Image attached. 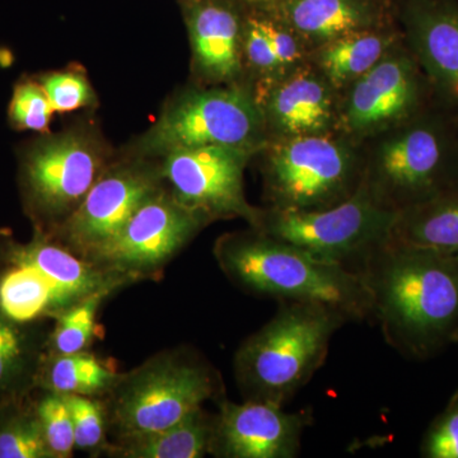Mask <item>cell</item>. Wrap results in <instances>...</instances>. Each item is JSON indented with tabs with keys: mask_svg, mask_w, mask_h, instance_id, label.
<instances>
[{
	"mask_svg": "<svg viewBox=\"0 0 458 458\" xmlns=\"http://www.w3.org/2000/svg\"><path fill=\"white\" fill-rule=\"evenodd\" d=\"M429 98L432 87L417 59L410 50L394 47L351 84L339 113L340 128L354 137L394 129L426 111Z\"/></svg>",
	"mask_w": 458,
	"mask_h": 458,
	"instance_id": "cell-10",
	"label": "cell"
},
{
	"mask_svg": "<svg viewBox=\"0 0 458 458\" xmlns=\"http://www.w3.org/2000/svg\"><path fill=\"white\" fill-rule=\"evenodd\" d=\"M207 221L174 195L157 191L90 261L132 280L144 278L170 261Z\"/></svg>",
	"mask_w": 458,
	"mask_h": 458,
	"instance_id": "cell-11",
	"label": "cell"
},
{
	"mask_svg": "<svg viewBox=\"0 0 458 458\" xmlns=\"http://www.w3.org/2000/svg\"><path fill=\"white\" fill-rule=\"evenodd\" d=\"M421 457L458 458V390L428 428L420 445Z\"/></svg>",
	"mask_w": 458,
	"mask_h": 458,
	"instance_id": "cell-30",
	"label": "cell"
},
{
	"mask_svg": "<svg viewBox=\"0 0 458 458\" xmlns=\"http://www.w3.org/2000/svg\"><path fill=\"white\" fill-rule=\"evenodd\" d=\"M57 311L56 291L40 271L16 264L0 278V312L11 321L26 324Z\"/></svg>",
	"mask_w": 458,
	"mask_h": 458,
	"instance_id": "cell-24",
	"label": "cell"
},
{
	"mask_svg": "<svg viewBox=\"0 0 458 458\" xmlns=\"http://www.w3.org/2000/svg\"><path fill=\"white\" fill-rule=\"evenodd\" d=\"M396 42V36L385 27L349 33L318 47V65L334 89H342L378 64Z\"/></svg>",
	"mask_w": 458,
	"mask_h": 458,
	"instance_id": "cell-22",
	"label": "cell"
},
{
	"mask_svg": "<svg viewBox=\"0 0 458 458\" xmlns=\"http://www.w3.org/2000/svg\"><path fill=\"white\" fill-rule=\"evenodd\" d=\"M195 59L205 74L229 80L240 71V23L231 9L201 4L189 18Z\"/></svg>",
	"mask_w": 458,
	"mask_h": 458,
	"instance_id": "cell-19",
	"label": "cell"
},
{
	"mask_svg": "<svg viewBox=\"0 0 458 458\" xmlns=\"http://www.w3.org/2000/svg\"><path fill=\"white\" fill-rule=\"evenodd\" d=\"M391 238L458 259V185L401 210Z\"/></svg>",
	"mask_w": 458,
	"mask_h": 458,
	"instance_id": "cell-21",
	"label": "cell"
},
{
	"mask_svg": "<svg viewBox=\"0 0 458 458\" xmlns=\"http://www.w3.org/2000/svg\"><path fill=\"white\" fill-rule=\"evenodd\" d=\"M355 271L394 351L426 360L458 343V259L390 238L364 256Z\"/></svg>",
	"mask_w": 458,
	"mask_h": 458,
	"instance_id": "cell-1",
	"label": "cell"
},
{
	"mask_svg": "<svg viewBox=\"0 0 458 458\" xmlns=\"http://www.w3.org/2000/svg\"><path fill=\"white\" fill-rule=\"evenodd\" d=\"M265 179L276 209L318 210L351 198L364 172L346 144L309 135L280 138L267 153Z\"/></svg>",
	"mask_w": 458,
	"mask_h": 458,
	"instance_id": "cell-7",
	"label": "cell"
},
{
	"mask_svg": "<svg viewBox=\"0 0 458 458\" xmlns=\"http://www.w3.org/2000/svg\"><path fill=\"white\" fill-rule=\"evenodd\" d=\"M73 419L75 448L101 451L106 448L107 412L96 397L63 394Z\"/></svg>",
	"mask_w": 458,
	"mask_h": 458,
	"instance_id": "cell-26",
	"label": "cell"
},
{
	"mask_svg": "<svg viewBox=\"0 0 458 458\" xmlns=\"http://www.w3.org/2000/svg\"><path fill=\"white\" fill-rule=\"evenodd\" d=\"M334 87L322 74L297 71L280 81L267 99V114L282 138L327 134L336 122Z\"/></svg>",
	"mask_w": 458,
	"mask_h": 458,
	"instance_id": "cell-17",
	"label": "cell"
},
{
	"mask_svg": "<svg viewBox=\"0 0 458 458\" xmlns=\"http://www.w3.org/2000/svg\"><path fill=\"white\" fill-rule=\"evenodd\" d=\"M346 322L324 304L282 302L238 349L234 372L243 397L285 406L324 366L334 334Z\"/></svg>",
	"mask_w": 458,
	"mask_h": 458,
	"instance_id": "cell-3",
	"label": "cell"
},
{
	"mask_svg": "<svg viewBox=\"0 0 458 458\" xmlns=\"http://www.w3.org/2000/svg\"><path fill=\"white\" fill-rule=\"evenodd\" d=\"M35 412L54 458L73 456L75 448L73 419L64 396L47 391L38 403Z\"/></svg>",
	"mask_w": 458,
	"mask_h": 458,
	"instance_id": "cell-27",
	"label": "cell"
},
{
	"mask_svg": "<svg viewBox=\"0 0 458 458\" xmlns=\"http://www.w3.org/2000/svg\"><path fill=\"white\" fill-rule=\"evenodd\" d=\"M403 25L410 53L426 74L434 98L458 108V4L452 0H408Z\"/></svg>",
	"mask_w": 458,
	"mask_h": 458,
	"instance_id": "cell-15",
	"label": "cell"
},
{
	"mask_svg": "<svg viewBox=\"0 0 458 458\" xmlns=\"http://www.w3.org/2000/svg\"><path fill=\"white\" fill-rule=\"evenodd\" d=\"M214 255L227 278L250 293L280 302L324 304L349 321L372 316V297L358 271L321 260L258 229L222 237Z\"/></svg>",
	"mask_w": 458,
	"mask_h": 458,
	"instance_id": "cell-2",
	"label": "cell"
},
{
	"mask_svg": "<svg viewBox=\"0 0 458 458\" xmlns=\"http://www.w3.org/2000/svg\"><path fill=\"white\" fill-rule=\"evenodd\" d=\"M12 265L22 264L40 271L56 291L59 311L73 306L98 291H116L131 278L99 267L75 255L71 250L45 238H35L29 245L11 249Z\"/></svg>",
	"mask_w": 458,
	"mask_h": 458,
	"instance_id": "cell-16",
	"label": "cell"
},
{
	"mask_svg": "<svg viewBox=\"0 0 458 458\" xmlns=\"http://www.w3.org/2000/svg\"><path fill=\"white\" fill-rule=\"evenodd\" d=\"M428 107L376 150L363 182L388 209H408L458 185V123Z\"/></svg>",
	"mask_w": 458,
	"mask_h": 458,
	"instance_id": "cell-4",
	"label": "cell"
},
{
	"mask_svg": "<svg viewBox=\"0 0 458 458\" xmlns=\"http://www.w3.org/2000/svg\"><path fill=\"white\" fill-rule=\"evenodd\" d=\"M214 429L216 415L201 408L167 429L117 439L106 452L122 458H201L210 454Z\"/></svg>",
	"mask_w": 458,
	"mask_h": 458,
	"instance_id": "cell-20",
	"label": "cell"
},
{
	"mask_svg": "<svg viewBox=\"0 0 458 458\" xmlns=\"http://www.w3.org/2000/svg\"><path fill=\"white\" fill-rule=\"evenodd\" d=\"M41 87L57 113L78 110L92 102V89L80 73L63 72L47 75Z\"/></svg>",
	"mask_w": 458,
	"mask_h": 458,
	"instance_id": "cell-32",
	"label": "cell"
},
{
	"mask_svg": "<svg viewBox=\"0 0 458 458\" xmlns=\"http://www.w3.org/2000/svg\"><path fill=\"white\" fill-rule=\"evenodd\" d=\"M113 292L110 289L96 292L73 306L51 315L56 321L50 337L51 354H72L89 348L96 333L99 306Z\"/></svg>",
	"mask_w": 458,
	"mask_h": 458,
	"instance_id": "cell-25",
	"label": "cell"
},
{
	"mask_svg": "<svg viewBox=\"0 0 458 458\" xmlns=\"http://www.w3.org/2000/svg\"><path fill=\"white\" fill-rule=\"evenodd\" d=\"M122 376L107 361L86 351L50 354L42 363L38 381L49 393L98 397L110 394Z\"/></svg>",
	"mask_w": 458,
	"mask_h": 458,
	"instance_id": "cell-23",
	"label": "cell"
},
{
	"mask_svg": "<svg viewBox=\"0 0 458 458\" xmlns=\"http://www.w3.org/2000/svg\"><path fill=\"white\" fill-rule=\"evenodd\" d=\"M311 411H285L261 401H219L210 454L222 458H295Z\"/></svg>",
	"mask_w": 458,
	"mask_h": 458,
	"instance_id": "cell-12",
	"label": "cell"
},
{
	"mask_svg": "<svg viewBox=\"0 0 458 458\" xmlns=\"http://www.w3.org/2000/svg\"><path fill=\"white\" fill-rule=\"evenodd\" d=\"M98 153L80 135H64L38 144L30 153L26 180L38 207L50 216L74 212L98 180Z\"/></svg>",
	"mask_w": 458,
	"mask_h": 458,
	"instance_id": "cell-14",
	"label": "cell"
},
{
	"mask_svg": "<svg viewBox=\"0 0 458 458\" xmlns=\"http://www.w3.org/2000/svg\"><path fill=\"white\" fill-rule=\"evenodd\" d=\"M157 191L153 177L141 171L120 168L102 174L66 218L64 247L90 261Z\"/></svg>",
	"mask_w": 458,
	"mask_h": 458,
	"instance_id": "cell-13",
	"label": "cell"
},
{
	"mask_svg": "<svg viewBox=\"0 0 458 458\" xmlns=\"http://www.w3.org/2000/svg\"><path fill=\"white\" fill-rule=\"evenodd\" d=\"M260 23L265 35L269 38L280 68H289L302 59L303 41L291 27L282 21L260 20Z\"/></svg>",
	"mask_w": 458,
	"mask_h": 458,
	"instance_id": "cell-33",
	"label": "cell"
},
{
	"mask_svg": "<svg viewBox=\"0 0 458 458\" xmlns=\"http://www.w3.org/2000/svg\"><path fill=\"white\" fill-rule=\"evenodd\" d=\"M221 394V381L209 364L182 354L161 355L123 373L108 394L107 423L117 439L159 432Z\"/></svg>",
	"mask_w": 458,
	"mask_h": 458,
	"instance_id": "cell-5",
	"label": "cell"
},
{
	"mask_svg": "<svg viewBox=\"0 0 458 458\" xmlns=\"http://www.w3.org/2000/svg\"><path fill=\"white\" fill-rule=\"evenodd\" d=\"M400 212L379 204L361 182L342 203L318 210L261 212L255 229L300 247L321 260L345 265L358 261L390 240Z\"/></svg>",
	"mask_w": 458,
	"mask_h": 458,
	"instance_id": "cell-6",
	"label": "cell"
},
{
	"mask_svg": "<svg viewBox=\"0 0 458 458\" xmlns=\"http://www.w3.org/2000/svg\"><path fill=\"white\" fill-rule=\"evenodd\" d=\"M262 116L245 90L221 89L183 96L146 137L144 149L168 155L207 146L252 150L260 140Z\"/></svg>",
	"mask_w": 458,
	"mask_h": 458,
	"instance_id": "cell-8",
	"label": "cell"
},
{
	"mask_svg": "<svg viewBox=\"0 0 458 458\" xmlns=\"http://www.w3.org/2000/svg\"><path fill=\"white\" fill-rule=\"evenodd\" d=\"M0 458H54L36 412L9 419L0 427Z\"/></svg>",
	"mask_w": 458,
	"mask_h": 458,
	"instance_id": "cell-28",
	"label": "cell"
},
{
	"mask_svg": "<svg viewBox=\"0 0 458 458\" xmlns=\"http://www.w3.org/2000/svg\"><path fill=\"white\" fill-rule=\"evenodd\" d=\"M387 0H282L279 17L303 42L322 47L349 33L382 29Z\"/></svg>",
	"mask_w": 458,
	"mask_h": 458,
	"instance_id": "cell-18",
	"label": "cell"
},
{
	"mask_svg": "<svg viewBox=\"0 0 458 458\" xmlns=\"http://www.w3.org/2000/svg\"><path fill=\"white\" fill-rule=\"evenodd\" d=\"M245 50L249 62L262 72H276L280 68L278 59L267 36L262 30L260 20H251L247 25Z\"/></svg>",
	"mask_w": 458,
	"mask_h": 458,
	"instance_id": "cell-34",
	"label": "cell"
},
{
	"mask_svg": "<svg viewBox=\"0 0 458 458\" xmlns=\"http://www.w3.org/2000/svg\"><path fill=\"white\" fill-rule=\"evenodd\" d=\"M54 113L55 108L41 86L23 83L14 89L9 106V119L17 128L44 131L49 126Z\"/></svg>",
	"mask_w": 458,
	"mask_h": 458,
	"instance_id": "cell-29",
	"label": "cell"
},
{
	"mask_svg": "<svg viewBox=\"0 0 458 458\" xmlns=\"http://www.w3.org/2000/svg\"><path fill=\"white\" fill-rule=\"evenodd\" d=\"M252 150L207 146L165 155L164 176L183 207L209 219L240 218L258 225L261 210L247 203L243 171Z\"/></svg>",
	"mask_w": 458,
	"mask_h": 458,
	"instance_id": "cell-9",
	"label": "cell"
},
{
	"mask_svg": "<svg viewBox=\"0 0 458 458\" xmlns=\"http://www.w3.org/2000/svg\"><path fill=\"white\" fill-rule=\"evenodd\" d=\"M246 2H252V3H276V2H282V0H246Z\"/></svg>",
	"mask_w": 458,
	"mask_h": 458,
	"instance_id": "cell-35",
	"label": "cell"
},
{
	"mask_svg": "<svg viewBox=\"0 0 458 458\" xmlns=\"http://www.w3.org/2000/svg\"><path fill=\"white\" fill-rule=\"evenodd\" d=\"M18 325L0 312V391L22 375L29 358L26 336Z\"/></svg>",
	"mask_w": 458,
	"mask_h": 458,
	"instance_id": "cell-31",
	"label": "cell"
}]
</instances>
